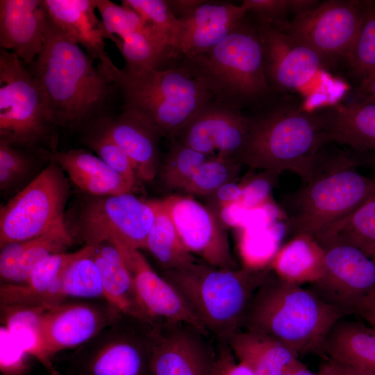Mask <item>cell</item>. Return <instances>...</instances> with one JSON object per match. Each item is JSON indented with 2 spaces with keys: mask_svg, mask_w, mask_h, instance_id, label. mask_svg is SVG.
Returning a JSON list of instances; mask_svg holds the SVG:
<instances>
[{
  "mask_svg": "<svg viewBox=\"0 0 375 375\" xmlns=\"http://www.w3.org/2000/svg\"><path fill=\"white\" fill-rule=\"evenodd\" d=\"M92 58L51 20L40 53L29 71L43 95L54 125L73 127L86 122L103 106L112 84Z\"/></svg>",
  "mask_w": 375,
  "mask_h": 375,
  "instance_id": "1",
  "label": "cell"
},
{
  "mask_svg": "<svg viewBox=\"0 0 375 375\" xmlns=\"http://www.w3.org/2000/svg\"><path fill=\"white\" fill-rule=\"evenodd\" d=\"M344 315L314 290L270 274L256 291L242 326L274 338L297 357L324 355L329 333Z\"/></svg>",
  "mask_w": 375,
  "mask_h": 375,
  "instance_id": "2",
  "label": "cell"
},
{
  "mask_svg": "<svg viewBox=\"0 0 375 375\" xmlns=\"http://www.w3.org/2000/svg\"><path fill=\"white\" fill-rule=\"evenodd\" d=\"M177 60L176 65L199 81L214 101L234 109L260 103L272 92L257 23L246 17L211 49Z\"/></svg>",
  "mask_w": 375,
  "mask_h": 375,
  "instance_id": "3",
  "label": "cell"
},
{
  "mask_svg": "<svg viewBox=\"0 0 375 375\" xmlns=\"http://www.w3.org/2000/svg\"><path fill=\"white\" fill-rule=\"evenodd\" d=\"M97 67L122 92L124 110L137 115L160 137L170 140L213 99L199 81L177 65L128 70L110 61Z\"/></svg>",
  "mask_w": 375,
  "mask_h": 375,
  "instance_id": "4",
  "label": "cell"
},
{
  "mask_svg": "<svg viewBox=\"0 0 375 375\" xmlns=\"http://www.w3.org/2000/svg\"><path fill=\"white\" fill-rule=\"evenodd\" d=\"M249 118L247 141L236 160L277 176L290 171L306 181L326 144L318 112L281 105Z\"/></svg>",
  "mask_w": 375,
  "mask_h": 375,
  "instance_id": "5",
  "label": "cell"
},
{
  "mask_svg": "<svg viewBox=\"0 0 375 375\" xmlns=\"http://www.w3.org/2000/svg\"><path fill=\"white\" fill-rule=\"evenodd\" d=\"M270 269H222L197 260L164 270L162 276L177 290L210 334L223 343L240 331L259 286Z\"/></svg>",
  "mask_w": 375,
  "mask_h": 375,
  "instance_id": "6",
  "label": "cell"
},
{
  "mask_svg": "<svg viewBox=\"0 0 375 375\" xmlns=\"http://www.w3.org/2000/svg\"><path fill=\"white\" fill-rule=\"evenodd\" d=\"M357 167L349 151L326 154L322 149L310 177L287 197L288 236L315 238L361 205L375 179L360 174Z\"/></svg>",
  "mask_w": 375,
  "mask_h": 375,
  "instance_id": "7",
  "label": "cell"
},
{
  "mask_svg": "<svg viewBox=\"0 0 375 375\" xmlns=\"http://www.w3.org/2000/svg\"><path fill=\"white\" fill-rule=\"evenodd\" d=\"M156 323L120 313L75 349L67 359L64 375H151Z\"/></svg>",
  "mask_w": 375,
  "mask_h": 375,
  "instance_id": "8",
  "label": "cell"
},
{
  "mask_svg": "<svg viewBox=\"0 0 375 375\" xmlns=\"http://www.w3.org/2000/svg\"><path fill=\"white\" fill-rule=\"evenodd\" d=\"M154 219L151 201H143L131 192L91 195L79 206L70 233L85 246L111 242L133 249H146Z\"/></svg>",
  "mask_w": 375,
  "mask_h": 375,
  "instance_id": "9",
  "label": "cell"
},
{
  "mask_svg": "<svg viewBox=\"0 0 375 375\" xmlns=\"http://www.w3.org/2000/svg\"><path fill=\"white\" fill-rule=\"evenodd\" d=\"M54 125L36 81L12 52L0 47V140L32 146Z\"/></svg>",
  "mask_w": 375,
  "mask_h": 375,
  "instance_id": "10",
  "label": "cell"
},
{
  "mask_svg": "<svg viewBox=\"0 0 375 375\" xmlns=\"http://www.w3.org/2000/svg\"><path fill=\"white\" fill-rule=\"evenodd\" d=\"M69 185L53 160L0 209V247L38 237L65 219Z\"/></svg>",
  "mask_w": 375,
  "mask_h": 375,
  "instance_id": "11",
  "label": "cell"
},
{
  "mask_svg": "<svg viewBox=\"0 0 375 375\" xmlns=\"http://www.w3.org/2000/svg\"><path fill=\"white\" fill-rule=\"evenodd\" d=\"M367 1L330 0L296 15L286 33L317 52L326 63L345 58L358 33Z\"/></svg>",
  "mask_w": 375,
  "mask_h": 375,
  "instance_id": "12",
  "label": "cell"
},
{
  "mask_svg": "<svg viewBox=\"0 0 375 375\" xmlns=\"http://www.w3.org/2000/svg\"><path fill=\"white\" fill-rule=\"evenodd\" d=\"M122 312L106 300L64 301L48 306L40 319L44 367L56 375L51 358L87 342L110 324Z\"/></svg>",
  "mask_w": 375,
  "mask_h": 375,
  "instance_id": "13",
  "label": "cell"
},
{
  "mask_svg": "<svg viewBox=\"0 0 375 375\" xmlns=\"http://www.w3.org/2000/svg\"><path fill=\"white\" fill-rule=\"evenodd\" d=\"M319 244L325 251L324 269L312 284V290L346 315L351 314L356 304L375 288V259L344 242Z\"/></svg>",
  "mask_w": 375,
  "mask_h": 375,
  "instance_id": "14",
  "label": "cell"
},
{
  "mask_svg": "<svg viewBox=\"0 0 375 375\" xmlns=\"http://www.w3.org/2000/svg\"><path fill=\"white\" fill-rule=\"evenodd\" d=\"M208 338L184 323L157 322L153 328L151 375H212L217 353Z\"/></svg>",
  "mask_w": 375,
  "mask_h": 375,
  "instance_id": "15",
  "label": "cell"
},
{
  "mask_svg": "<svg viewBox=\"0 0 375 375\" xmlns=\"http://www.w3.org/2000/svg\"><path fill=\"white\" fill-rule=\"evenodd\" d=\"M188 250L203 262L222 269H238L226 228L213 211L189 196L163 199Z\"/></svg>",
  "mask_w": 375,
  "mask_h": 375,
  "instance_id": "16",
  "label": "cell"
},
{
  "mask_svg": "<svg viewBox=\"0 0 375 375\" xmlns=\"http://www.w3.org/2000/svg\"><path fill=\"white\" fill-rule=\"evenodd\" d=\"M256 23L272 90L301 92L322 76L327 63L317 52L284 31Z\"/></svg>",
  "mask_w": 375,
  "mask_h": 375,
  "instance_id": "17",
  "label": "cell"
},
{
  "mask_svg": "<svg viewBox=\"0 0 375 375\" xmlns=\"http://www.w3.org/2000/svg\"><path fill=\"white\" fill-rule=\"evenodd\" d=\"M250 118L213 99L176 135V140L211 156L236 157L249 133Z\"/></svg>",
  "mask_w": 375,
  "mask_h": 375,
  "instance_id": "18",
  "label": "cell"
},
{
  "mask_svg": "<svg viewBox=\"0 0 375 375\" xmlns=\"http://www.w3.org/2000/svg\"><path fill=\"white\" fill-rule=\"evenodd\" d=\"M115 245L123 258L139 300L150 319L184 323L208 337L210 333L183 298L153 270L140 250Z\"/></svg>",
  "mask_w": 375,
  "mask_h": 375,
  "instance_id": "19",
  "label": "cell"
},
{
  "mask_svg": "<svg viewBox=\"0 0 375 375\" xmlns=\"http://www.w3.org/2000/svg\"><path fill=\"white\" fill-rule=\"evenodd\" d=\"M49 19L44 0H1V48L31 65L42 49Z\"/></svg>",
  "mask_w": 375,
  "mask_h": 375,
  "instance_id": "20",
  "label": "cell"
},
{
  "mask_svg": "<svg viewBox=\"0 0 375 375\" xmlns=\"http://www.w3.org/2000/svg\"><path fill=\"white\" fill-rule=\"evenodd\" d=\"M247 15L240 5L204 1L188 16L179 19L178 58L191 57L211 49L240 25Z\"/></svg>",
  "mask_w": 375,
  "mask_h": 375,
  "instance_id": "21",
  "label": "cell"
},
{
  "mask_svg": "<svg viewBox=\"0 0 375 375\" xmlns=\"http://www.w3.org/2000/svg\"><path fill=\"white\" fill-rule=\"evenodd\" d=\"M52 22L88 55L103 64L111 59L105 49L106 33L95 14L97 0H44Z\"/></svg>",
  "mask_w": 375,
  "mask_h": 375,
  "instance_id": "22",
  "label": "cell"
},
{
  "mask_svg": "<svg viewBox=\"0 0 375 375\" xmlns=\"http://www.w3.org/2000/svg\"><path fill=\"white\" fill-rule=\"evenodd\" d=\"M326 143L360 153H375V102L361 99L317 111Z\"/></svg>",
  "mask_w": 375,
  "mask_h": 375,
  "instance_id": "23",
  "label": "cell"
},
{
  "mask_svg": "<svg viewBox=\"0 0 375 375\" xmlns=\"http://www.w3.org/2000/svg\"><path fill=\"white\" fill-rule=\"evenodd\" d=\"M102 126L128 157L137 177L151 181L160 168L158 142L161 137L155 129L127 110L114 119H105Z\"/></svg>",
  "mask_w": 375,
  "mask_h": 375,
  "instance_id": "24",
  "label": "cell"
},
{
  "mask_svg": "<svg viewBox=\"0 0 375 375\" xmlns=\"http://www.w3.org/2000/svg\"><path fill=\"white\" fill-rule=\"evenodd\" d=\"M82 252L59 253L43 260L24 282L1 283V306H51L63 302L60 297L62 276L69 264Z\"/></svg>",
  "mask_w": 375,
  "mask_h": 375,
  "instance_id": "25",
  "label": "cell"
},
{
  "mask_svg": "<svg viewBox=\"0 0 375 375\" xmlns=\"http://www.w3.org/2000/svg\"><path fill=\"white\" fill-rule=\"evenodd\" d=\"M92 247V255L99 270L105 300L124 315L155 322L146 314L117 247L111 242Z\"/></svg>",
  "mask_w": 375,
  "mask_h": 375,
  "instance_id": "26",
  "label": "cell"
},
{
  "mask_svg": "<svg viewBox=\"0 0 375 375\" xmlns=\"http://www.w3.org/2000/svg\"><path fill=\"white\" fill-rule=\"evenodd\" d=\"M53 160L79 189L92 196L118 195L131 192L124 178L99 157L84 149L53 152Z\"/></svg>",
  "mask_w": 375,
  "mask_h": 375,
  "instance_id": "27",
  "label": "cell"
},
{
  "mask_svg": "<svg viewBox=\"0 0 375 375\" xmlns=\"http://www.w3.org/2000/svg\"><path fill=\"white\" fill-rule=\"evenodd\" d=\"M324 355L365 375H375V330L342 319L326 338Z\"/></svg>",
  "mask_w": 375,
  "mask_h": 375,
  "instance_id": "28",
  "label": "cell"
},
{
  "mask_svg": "<svg viewBox=\"0 0 375 375\" xmlns=\"http://www.w3.org/2000/svg\"><path fill=\"white\" fill-rule=\"evenodd\" d=\"M324 247L312 236L295 235L279 249L269 268L286 282L302 285L317 281L324 269Z\"/></svg>",
  "mask_w": 375,
  "mask_h": 375,
  "instance_id": "29",
  "label": "cell"
},
{
  "mask_svg": "<svg viewBox=\"0 0 375 375\" xmlns=\"http://www.w3.org/2000/svg\"><path fill=\"white\" fill-rule=\"evenodd\" d=\"M228 344L238 360L247 365L255 375H283L298 358L274 338L249 330L237 332Z\"/></svg>",
  "mask_w": 375,
  "mask_h": 375,
  "instance_id": "30",
  "label": "cell"
},
{
  "mask_svg": "<svg viewBox=\"0 0 375 375\" xmlns=\"http://www.w3.org/2000/svg\"><path fill=\"white\" fill-rule=\"evenodd\" d=\"M155 219L147 240L146 249L164 270L178 269L197 260L184 245L163 199L150 200Z\"/></svg>",
  "mask_w": 375,
  "mask_h": 375,
  "instance_id": "31",
  "label": "cell"
},
{
  "mask_svg": "<svg viewBox=\"0 0 375 375\" xmlns=\"http://www.w3.org/2000/svg\"><path fill=\"white\" fill-rule=\"evenodd\" d=\"M315 238L319 243L338 241L351 244L375 259V186L361 205Z\"/></svg>",
  "mask_w": 375,
  "mask_h": 375,
  "instance_id": "32",
  "label": "cell"
},
{
  "mask_svg": "<svg viewBox=\"0 0 375 375\" xmlns=\"http://www.w3.org/2000/svg\"><path fill=\"white\" fill-rule=\"evenodd\" d=\"M238 230V247L243 267L262 270L269 267L288 236L286 221L270 225L253 226Z\"/></svg>",
  "mask_w": 375,
  "mask_h": 375,
  "instance_id": "33",
  "label": "cell"
},
{
  "mask_svg": "<svg viewBox=\"0 0 375 375\" xmlns=\"http://www.w3.org/2000/svg\"><path fill=\"white\" fill-rule=\"evenodd\" d=\"M113 42L124 58V69L128 70L160 69L163 62L178 58L174 49L146 22L131 35L115 37Z\"/></svg>",
  "mask_w": 375,
  "mask_h": 375,
  "instance_id": "34",
  "label": "cell"
},
{
  "mask_svg": "<svg viewBox=\"0 0 375 375\" xmlns=\"http://www.w3.org/2000/svg\"><path fill=\"white\" fill-rule=\"evenodd\" d=\"M73 243L66 222H60L44 234L27 240L6 283L17 284L26 281L35 269L51 255L62 253Z\"/></svg>",
  "mask_w": 375,
  "mask_h": 375,
  "instance_id": "35",
  "label": "cell"
},
{
  "mask_svg": "<svg viewBox=\"0 0 375 375\" xmlns=\"http://www.w3.org/2000/svg\"><path fill=\"white\" fill-rule=\"evenodd\" d=\"M48 306H1V321L13 338L28 355L43 365L45 359L40 335V319Z\"/></svg>",
  "mask_w": 375,
  "mask_h": 375,
  "instance_id": "36",
  "label": "cell"
},
{
  "mask_svg": "<svg viewBox=\"0 0 375 375\" xmlns=\"http://www.w3.org/2000/svg\"><path fill=\"white\" fill-rule=\"evenodd\" d=\"M93 247L85 246L81 253L65 270L61 281L60 297L67 298L104 299L99 268L92 257Z\"/></svg>",
  "mask_w": 375,
  "mask_h": 375,
  "instance_id": "37",
  "label": "cell"
},
{
  "mask_svg": "<svg viewBox=\"0 0 375 375\" xmlns=\"http://www.w3.org/2000/svg\"><path fill=\"white\" fill-rule=\"evenodd\" d=\"M212 157L172 139L158 170L160 178L168 189L182 190L199 167Z\"/></svg>",
  "mask_w": 375,
  "mask_h": 375,
  "instance_id": "38",
  "label": "cell"
},
{
  "mask_svg": "<svg viewBox=\"0 0 375 375\" xmlns=\"http://www.w3.org/2000/svg\"><path fill=\"white\" fill-rule=\"evenodd\" d=\"M242 165L233 158L213 156L199 167L182 191L210 196L223 185L234 181Z\"/></svg>",
  "mask_w": 375,
  "mask_h": 375,
  "instance_id": "39",
  "label": "cell"
},
{
  "mask_svg": "<svg viewBox=\"0 0 375 375\" xmlns=\"http://www.w3.org/2000/svg\"><path fill=\"white\" fill-rule=\"evenodd\" d=\"M346 59L361 81L375 72V4L372 1H367L360 30Z\"/></svg>",
  "mask_w": 375,
  "mask_h": 375,
  "instance_id": "40",
  "label": "cell"
},
{
  "mask_svg": "<svg viewBox=\"0 0 375 375\" xmlns=\"http://www.w3.org/2000/svg\"><path fill=\"white\" fill-rule=\"evenodd\" d=\"M122 4L135 11L176 52L181 22L169 8L167 0H122Z\"/></svg>",
  "mask_w": 375,
  "mask_h": 375,
  "instance_id": "41",
  "label": "cell"
},
{
  "mask_svg": "<svg viewBox=\"0 0 375 375\" xmlns=\"http://www.w3.org/2000/svg\"><path fill=\"white\" fill-rule=\"evenodd\" d=\"M97 10L99 12L106 38H123L140 29L145 24L133 10L110 0H97Z\"/></svg>",
  "mask_w": 375,
  "mask_h": 375,
  "instance_id": "42",
  "label": "cell"
},
{
  "mask_svg": "<svg viewBox=\"0 0 375 375\" xmlns=\"http://www.w3.org/2000/svg\"><path fill=\"white\" fill-rule=\"evenodd\" d=\"M87 143L97 153L98 157L133 188L137 177L133 166L124 151L110 137L103 126L98 133L89 138Z\"/></svg>",
  "mask_w": 375,
  "mask_h": 375,
  "instance_id": "43",
  "label": "cell"
},
{
  "mask_svg": "<svg viewBox=\"0 0 375 375\" xmlns=\"http://www.w3.org/2000/svg\"><path fill=\"white\" fill-rule=\"evenodd\" d=\"M240 6L247 13L254 14L258 24L282 31L289 24L288 14L292 12V0H244Z\"/></svg>",
  "mask_w": 375,
  "mask_h": 375,
  "instance_id": "44",
  "label": "cell"
},
{
  "mask_svg": "<svg viewBox=\"0 0 375 375\" xmlns=\"http://www.w3.org/2000/svg\"><path fill=\"white\" fill-rule=\"evenodd\" d=\"M278 176L266 171L247 176L241 184L238 201L247 209L260 206L271 200V193Z\"/></svg>",
  "mask_w": 375,
  "mask_h": 375,
  "instance_id": "45",
  "label": "cell"
},
{
  "mask_svg": "<svg viewBox=\"0 0 375 375\" xmlns=\"http://www.w3.org/2000/svg\"><path fill=\"white\" fill-rule=\"evenodd\" d=\"M29 159L5 140H0V188L6 190L30 169Z\"/></svg>",
  "mask_w": 375,
  "mask_h": 375,
  "instance_id": "46",
  "label": "cell"
},
{
  "mask_svg": "<svg viewBox=\"0 0 375 375\" xmlns=\"http://www.w3.org/2000/svg\"><path fill=\"white\" fill-rule=\"evenodd\" d=\"M1 367H18L22 364L27 353L13 338L4 326H1Z\"/></svg>",
  "mask_w": 375,
  "mask_h": 375,
  "instance_id": "47",
  "label": "cell"
},
{
  "mask_svg": "<svg viewBox=\"0 0 375 375\" xmlns=\"http://www.w3.org/2000/svg\"><path fill=\"white\" fill-rule=\"evenodd\" d=\"M217 353L222 362L224 375H255L245 363L240 361L235 362L233 353L228 343H225Z\"/></svg>",
  "mask_w": 375,
  "mask_h": 375,
  "instance_id": "48",
  "label": "cell"
},
{
  "mask_svg": "<svg viewBox=\"0 0 375 375\" xmlns=\"http://www.w3.org/2000/svg\"><path fill=\"white\" fill-rule=\"evenodd\" d=\"M241 194V184L235 181L227 183L210 195L215 210L226 205L238 202Z\"/></svg>",
  "mask_w": 375,
  "mask_h": 375,
  "instance_id": "49",
  "label": "cell"
},
{
  "mask_svg": "<svg viewBox=\"0 0 375 375\" xmlns=\"http://www.w3.org/2000/svg\"><path fill=\"white\" fill-rule=\"evenodd\" d=\"M351 314L362 317L375 330V288L356 304Z\"/></svg>",
  "mask_w": 375,
  "mask_h": 375,
  "instance_id": "50",
  "label": "cell"
},
{
  "mask_svg": "<svg viewBox=\"0 0 375 375\" xmlns=\"http://www.w3.org/2000/svg\"><path fill=\"white\" fill-rule=\"evenodd\" d=\"M204 0H167L169 9L177 19L188 16Z\"/></svg>",
  "mask_w": 375,
  "mask_h": 375,
  "instance_id": "51",
  "label": "cell"
},
{
  "mask_svg": "<svg viewBox=\"0 0 375 375\" xmlns=\"http://www.w3.org/2000/svg\"><path fill=\"white\" fill-rule=\"evenodd\" d=\"M358 92L362 99L375 102V72L360 81Z\"/></svg>",
  "mask_w": 375,
  "mask_h": 375,
  "instance_id": "52",
  "label": "cell"
},
{
  "mask_svg": "<svg viewBox=\"0 0 375 375\" xmlns=\"http://www.w3.org/2000/svg\"><path fill=\"white\" fill-rule=\"evenodd\" d=\"M349 152L358 167L365 166L375 172V153H360L354 151H349Z\"/></svg>",
  "mask_w": 375,
  "mask_h": 375,
  "instance_id": "53",
  "label": "cell"
},
{
  "mask_svg": "<svg viewBox=\"0 0 375 375\" xmlns=\"http://www.w3.org/2000/svg\"><path fill=\"white\" fill-rule=\"evenodd\" d=\"M317 375H344L342 368L337 362L327 358L320 366Z\"/></svg>",
  "mask_w": 375,
  "mask_h": 375,
  "instance_id": "54",
  "label": "cell"
},
{
  "mask_svg": "<svg viewBox=\"0 0 375 375\" xmlns=\"http://www.w3.org/2000/svg\"><path fill=\"white\" fill-rule=\"evenodd\" d=\"M283 375H317L310 372L298 358L285 370Z\"/></svg>",
  "mask_w": 375,
  "mask_h": 375,
  "instance_id": "55",
  "label": "cell"
},
{
  "mask_svg": "<svg viewBox=\"0 0 375 375\" xmlns=\"http://www.w3.org/2000/svg\"><path fill=\"white\" fill-rule=\"evenodd\" d=\"M212 375H224L222 362L218 353H217V358Z\"/></svg>",
  "mask_w": 375,
  "mask_h": 375,
  "instance_id": "56",
  "label": "cell"
},
{
  "mask_svg": "<svg viewBox=\"0 0 375 375\" xmlns=\"http://www.w3.org/2000/svg\"><path fill=\"white\" fill-rule=\"evenodd\" d=\"M339 364L342 368L344 375H365L349 366H347L340 363Z\"/></svg>",
  "mask_w": 375,
  "mask_h": 375,
  "instance_id": "57",
  "label": "cell"
},
{
  "mask_svg": "<svg viewBox=\"0 0 375 375\" xmlns=\"http://www.w3.org/2000/svg\"><path fill=\"white\" fill-rule=\"evenodd\" d=\"M56 375H60V374H56Z\"/></svg>",
  "mask_w": 375,
  "mask_h": 375,
  "instance_id": "58",
  "label": "cell"
}]
</instances>
